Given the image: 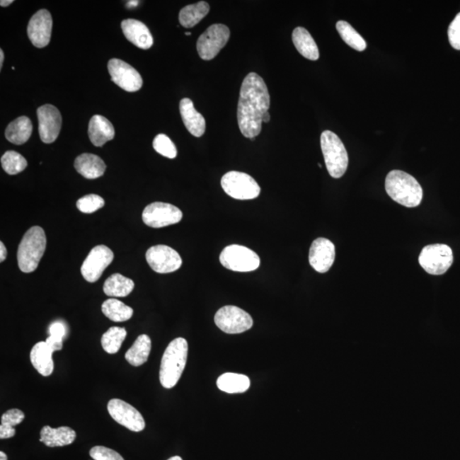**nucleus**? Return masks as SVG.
<instances>
[{
	"label": "nucleus",
	"instance_id": "obj_12",
	"mask_svg": "<svg viewBox=\"0 0 460 460\" xmlns=\"http://www.w3.org/2000/svg\"><path fill=\"white\" fill-rule=\"evenodd\" d=\"M114 260V253L104 245L95 246L81 266V274L86 282H98L106 268Z\"/></svg>",
	"mask_w": 460,
	"mask_h": 460
},
{
	"label": "nucleus",
	"instance_id": "obj_7",
	"mask_svg": "<svg viewBox=\"0 0 460 460\" xmlns=\"http://www.w3.org/2000/svg\"><path fill=\"white\" fill-rule=\"evenodd\" d=\"M220 263L226 269L236 272H251L260 265V258L253 250L244 246L231 245L221 253Z\"/></svg>",
	"mask_w": 460,
	"mask_h": 460
},
{
	"label": "nucleus",
	"instance_id": "obj_11",
	"mask_svg": "<svg viewBox=\"0 0 460 460\" xmlns=\"http://www.w3.org/2000/svg\"><path fill=\"white\" fill-rule=\"evenodd\" d=\"M183 219V212L173 205L154 202L146 207L143 212V221L149 227L161 229L178 224Z\"/></svg>",
	"mask_w": 460,
	"mask_h": 460
},
{
	"label": "nucleus",
	"instance_id": "obj_15",
	"mask_svg": "<svg viewBox=\"0 0 460 460\" xmlns=\"http://www.w3.org/2000/svg\"><path fill=\"white\" fill-rule=\"evenodd\" d=\"M108 69L112 81L125 91L136 92L143 86L140 74L122 60L113 58L108 62Z\"/></svg>",
	"mask_w": 460,
	"mask_h": 460
},
{
	"label": "nucleus",
	"instance_id": "obj_2",
	"mask_svg": "<svg viewBox=\"0 0 460 460\" xmlns=\"http://www.w3.org/2000/svg\"><path fill=\"white\" fill-rule=\"evenodd\" d=\"M386 190L394 202L408 208L419 207L423 199V190L413 176L394 170L387 175Z\"/></svg>",
	"mask_w": 460,
	"mask_h": 460
},
{
	"label": "nucleus",
	"instance_id": "obj_19",
	"mask_svg": "<svg viewBox=\"0 0 460 460\" xmlns=\"http://www.w3.org/2000/svg\"><path fill=\"white\" fill-rule=\"evenodd\" d=\"M124 35L137 47L148 50L152 47L154 38L149 29L140 21L135 19L124 20L121 23Z\"/></svg>",
	"mask_w": 460,
	"mask_h": 460
},
{
	"label": "nucleus",
	"instance_id": "obj_24",
	"mask_svg": "<svg viewBox=\"0 0 460 460\" xmlns=\"http://www.w3.org/2000/svg\"><path fill=\"white\" fill-rule=\"evenodd\" d=\"M52 354V350L49 348L45 342L37 343L31 350L30 360L33 366L45 377H48L53 373Z\"/></svg>",
	"mask_w": 460,
	"mask_h": 460
},
{
	"label": "nucleus",
	"instance_id": "obj_17",
	"mask_svg": "<svg viewBox=\"0 0 460 460\" xmlns=\"http://www.w3.org/2000/svg\"><path fill=\"white\" fill-rule=\"evenodd\" d=\"M52 18L47 10H40L29 21L28 35L32 44L37 48H44L51 41Z\"/></svg>",
	"mask_w": 460,
	"mask_h": 460
},
{
	"label": "nucleus",
	"instance_id": "obj_18",
	"mask_svg": "<svg viewBox=\"0 0 460 460\" xmlns=\"http://www.w3.org/2000/svg\"><path fill=\"white\" fill-rule=\"evenodd\" d=\"M335 260V246L326 238H318L309 249V261L314 270L326 273L331 269Z\"/></svg>",
	"mask_w": 460,
	"mask_h": 460
},
{
	"label": "nucleus",
	"instance_id": "obj_40",
	"mask_svg": "<svg viewBox=\"0 0 460 460\" xmlns=\"http://www.w3.org/2000/svg\"><path fill=\"white\" fill-rule=\"evenodd\" d=\"M50 336H54L62 338L66 336L67 329L65 325L60 321L53 322L49 328Z\"/></svg>",
	"mask_w": 460,
	"mask_h": 460
},
{
	"label": "nucleus",
	"instance_id": "obj_30",
	"mask_svg": "<svg viewBox=\"0 0 460 460\" xmlns=\"http://www.w3.org/2000/svg\"><path fill=\"white\" fill-rule=\"evenodd\" d=\"M210 11V6L205 1L187 6L179 13V22L183 27L191 28L197 25Z\"/></svg>",
	"mask_w": 460,
	"mask_h": 460
},
{
	"label": "nucleus",
	"instance_id": "obj_36",
	"mask_svg": "<svg viewBox=\"0 0 460 460\" xmlns=\"http://www.w3.org/2000/svg\"><path fill=\"white\" fill-rule=\"evenodd\" d=\"M153 147L156 151L161 156L169 159H175L177 157L178 151L173 141L165 134H159L154 138L153 142Z\"/></svg>",
	"mask_w": 460,
	"mask_h": 460
},
{
	"label": "nucleus",
	"instance_id": "obj_39",
	"mask_svg": "<svg viewBox=\"0 0 460 460\" xmlns=\"http://www.w3.org/2000/svg\"><path fill=\"white\" fill-rule=\"evenodd\" d=\"M447 35L452 47L460 51V12L449 25Z\"/></svg>",
	"mask_w": 460,
	"mask_h": 460
},
{
	"label": "nucleus",
	"instance_id": "obj_49",
	"mask_svg": "<svg viewBox=\"0 0 460 460\" xmlns=\"http://www.w3.org/2000/svg\"><path fill=\"white\" fill-rule=\"evenodd\" d=\"M185 35H187V36H190V35H191V33H190V32H186V33H185Z\"/></svg>",
	"mask_w": 460,
	"mask_h": 460
},
{
	"label": "nucleus",
	"instance_id": "obj_22",
	"mask_svg": "<svg viewBox=\"0 0 460 460\" xmlns=\"http://www.w3.org/2000/svg\"><path fill=\"white\" fill-rule=\"evenodd\" d=\"M75 169L87 179H96L105 173V163L93 154H82L74 161Z\"/></svg>",
	"mask_w": 460,
	"mask_h": 460
},
{
	"label": "nucleus",
	"instance_id": "obj_31",
	"mask_svg": "<svg viewBox=\"0 0 460 460\" xmlns=\"http://www.w3.org/2000/svg\"><path fill=\"white\" fill-rule=\"evenodd\" d=\"M102 311L108 319L115 322L127 321L133 316V309L121 301L110 299L102 305Z\"/></svg>",
	"mask_w": 460,
	"mask_h": 460
},
{
	"label": "nucleus",
	"instance_id": "obj_23",
	"mask_svg": "<svg viewBox=\"0 0 460 460\" xmlns=\"http://www.w3.org/2000/svg\"><path fill=\"white\" fill-rule=\"evenodd\" d=\"M76 439V432L68 426L54 429L46 425L40 432L41 442L50 447H64L72 444Z\"/></svg>",
	"mask_w": 460,
	"mask_h": 460
},
{
	"label": "nucleus",
	"instance_id": "obj_10",
	"mask_svg": "<svg viewBox=\"0 0 460 460\" xmlns=\"http://www.w3.org/2000/svg\"><path fill=\"white\" fill-rule=\"evenodd\" d=\"M214 321L217 328L229 334H238L252 328V316L243 309L228 305L216 313Z\"/></svg>",
	"mask_w": 460,
	"mask_h": 460
},
{
	"label": "nucleus",
	"instance_id": "obj_33",
	"mask_svg": "<svg viewBox=\"0 0 460 460\" xmlns=\"http://www.w3.org/2000/svg\"><path fill=\"white\" fill-rule=\"evenodd\" d=\"M25 414L20 409L14 408L8 410L1 417L0 425V438L9 439L16 435L14 426L18 425L24 420Z\"/></svg>",
	"mask_w": 460,
	"mask_h": 460
},
{
	"label": "nucleus",
	"instance_id": "obj_4",
	"mask_svg": "<svg viewBox=\"0 0 460 460\" xmlns=\"http://www.w3.org/2000/svg\"><path fill=\"white\" fill-rule=\"evenodd\" d=\"M46 236L40 226L29 229L20 242L18 250L19 269L24 273L35 271L45 252Z\"/></svg>",
	"mask_w": 460,
	"mask_h": 460
},
{
	"label": "nucleus",
	"instance_id": "obj_13",
	"mask_svg": "<svg viewBox=\"0 0 460 460\" xmlns=\"http://www.w3.org/2000/svg\"><path fill=\"white\" fill-rule=\"evenodd\" d=\"M146 260L154 271L160 274L177 271L183 263L182 258L177 251L165 245L150 248L146 253Z\"/></svg>",
	"mask_w": 460,
	"mask_h": 460
},
{
	"label": "nucleus",
	"instance_id": "obj_34",
	"mask_svg": "<svg viewBox=\"0 0 460 460\" xmlns=\"http://www.w3.org/2000/svg\"><path fill=\"white\" fill-rule=\"evenodd\" d=\"M127 336V330L123 328L112 327L103 334L101 344L108 354H116Z\"/></svg>",
	"mask_w": 460,
	"mask_h": 460
},
{
	"label": "nucleus",
	"instance_id": "obj_35",
	"mask_svg": "<svg viewBox=\"0 0 460 460\" xmlns=\"http://www.w3.org/2000/svg\"><path fill=\"white\" fill-rule=\"evenodd\" d=\"M4 171L9 175L22 173L28 166V162L22 154L16 151H7L1 158Z\"/></svg>",
	"mask_w": 460,
	"mask_h": 460
},
{
	"label": "nucleus",
	"instance_id": "obj_6",
	"mask_svg": "<svg viewBox=\"0 0 460 460\" xmlns=\"http://www.w3.org/2000/svg\"><path fill=\"white\" fill-rule=\"evenodd\" d=\"M225 193L236 200H253L258 197L261 189L250 175L240 171H229L221 180Z\"/></svg>",
	"mask_w": 460,
	"mask_h": 460
},
{
	"label": "nucleus",
	"instance_id": "obj_9",
	"mask_svg": "<svg viewBox=\"0 0 460 460\" xmlns=\"http://www.w3.org/2000/svg\"><path fill=\"white\" fill-rule=\"evenodd\" d=\"M229 37L230 31L227 26L220 23L212 25L197 41L196 46L200 58L206 61L212 60L227 45Z\"/></svg>",
	"mask_w": 460,
	"mask_h": 460
},
{
	"label": "nucleus",
	"instance_id": "obj_8",
	"mask_svg": "<svg viewBox=\"0 0 460 460\" xmlns=\"http://www.w3.org/2000/svg\"><path fill=\"white\" fill-rule=\"evenodd\" d=\"M419 262L430 275H441L453 265V251L444 244L429 245L422 250Z\"/></svg>",
	"mask_w": 460,
	"mask_h": 460
},
{
	"label": "nucleus",
	"instance_id": "obj_29",
	"mask_svg": "<svg viewBox=\"0 0 460 460\" xmlns=\"http://www.w3.org/2000/svg\"><path fill=\"white\" fill-rule=\"evenodd\" d=\"M217 386L222 391L229 394H236V393H244L248 391L251 381L248 376L227 373L217 379Z\"/></svg>",
	"mask_w": 460,
	"mask_h": 460
},
{
	"label": "nucleus",
	"instance_id": "obj_37",
	"mask_svg": "<svg viewBox=\"0 0 460 460\" xmlns=\"http://www.w3.org/2000/svg\"><path fill=\"white\" fill-rule=\"evenodd\" d=\"M105 202L98 195H87L83 196L77 202V207L79 211L86 214H91L104 207Z\"/></svg>",
	"mask_w": 460,
	"mask_h": 460
},
{
	"label": "nucleus",
	"instance_id": "obj_32",
	"mask_svg": "<svg viewBox=\"0 0 460 460\" xmlns=\"http://www.w3.org/2000/svg\"><path fill=\"white\" fill-rule=\"evenodd\" d=\"M336 28L342 40L355 51L363 52L367 48L365 40L359 35V33L349 23L340 21L336 24Z\"/></svg>",
	"mask_w": 460,
	"mask_h": 460
},
{
	"label": "nucleus",
	"instance_id": "obj_27",
	"mask_svg": "<svg viewBox=\"0 0 460 460\" xmlns=\"http://www.w3.org/2000/svg\"><path fill=\"white\" fill-rule=\"evenodd\" d=\"M150 351H151V340L146 334H142L127 351L125 357L132 366L140 367L147 362Z\"/></svg>",
	"mask_w": 460,
	"mask_h": 460
},
{
	"label": "nucleus",
	"instance_id": "obj_5",
	"mask_svg": "<svg viewBox=\"0 0 460 460\" xmlns=\"http://www.w3.org/2000/svg\"><path fill=\"white\" fill-rule=\"evenodd\" d=\"M321 146L330 176L333 178H340L349 165L348 153L344 144L335 133L325 131L321 134Z\"/></svg>",
	"mask_w": 460,
	"mask_h": 460
},
{
	"label": "nucleus",
	"instance_id": "obj_46",
	"mask_svg": "<svg viewBox=\"0 0 460 460\" xmlns=\"http://www.w3.org/2000/svg\"><path fill=\"white\" fill-rule=\"evenodd\" d=\"M270 120V115L269 112H267L265 115H263V122L268 123Z\"/></svg>",
	"mask_w": 460,
	"mask_h": 460
},
{
	"label": "nucleus",
	"instance_id": "obj_42",
	"mask_svg": "<svg viewBox=\"0 0 460 460\" xmlns=\"http://www.w3.org/2000/svg\"><path fill=\"white\" fill-rule=\"evenodd\" d=\"M6 257H7V250L6 246L4 245L3 242H0V262L5 261Z\"/></svg>",
	"mask_w": 460,
	"mask_h": 460
},
{
	"label": "nucleus",
	"instance_id": "obj_1",
	"mask_svg": "<svg viewBox=\"0 0 460 460\" xmlns=\"http://www.w3.org/2000/svg\"><path fill=\"white\" fill-rule=\"evenodd\" d=\"M270 96L265 81L250 73L242 82L237 120L242 135L253 140L261 132L263 115L269 112Z\"/></svg>",
	"mask_w": 460,
	"mask_h": 460
},
{
	"label": "nucleus",
	"instance_id": "obj_16",
	"mask_svg": "<svg viewBox=\"0 0 460 460\" xmlns=\"http://www.w3.org/2000/svg\"><path fill=\"white\" fill-rule=\"evenodd\" d=\"M40 139L45 144H52L57 140L62 128V115L59 110L51 104L38 108Z\"/></svg>",
	"mask_w": 460,
	"mask_h": 460
},
{
	"label": "nucleus",
	"instance_id": "obj_26",
	"mask_svg": "<svg viewBox=\"0 0 460 460\" xmlns=\"http://www.w3.org/2000/svg\"><path fill=\"white\" fill-rule=\"evenodd\" d=\"M32 132L33 125L30 119L22 116L8 125L6 130V137L11 144L22 145L27 143L31 137Z\"/></svg>",
	"mask_w": 460,
	"mask_h": 460
},
{
	"label": "nucleus",
	"instance_id": "obj_41",
	"mask_svg": "<svg viewBox=\"0 0 460 460\" xmlns=\"http://www.w3.org/2000/svg\"><path fill=\"white\" fill-rule=\"evenodd\" d=\"M45 343L46 345H48L49 348L52 350V352L61 350L62 349V345H64V340H62V338L54 336H50L47 338Z\"/></svg>",
	"mask_w": 460,
	"mask_h": 460
},
{
	"label": "nucleus",
	"instance_id": "obj_14",
	"mask_svg": "<svg viewBox=\"0 0 460 460\" xmlns=\"http://www.w3.org/2000/svg\"><path fill=\"white\" fill-rule=\"evenodd\" d=\"M108 411L117 423L132 432H140L145 428V420L142 414L131 404L120 399L108 401Z\"/></svg>",
	"mask_w": 460,
	"mask_h": 460
},
{
	"label": "nucleus",
	"instance_id": "obj_21",
	"mask_svg": "<svg viewBox=\"0 0 460 460\" xmlns=\"http://www.w3.org/2000/svg\"><path fill=\"white\" fill-rule=\"evenodd\" d=\"M91 144L102 147L108 141L114 139L115 132L110 121L102 115H96L90 120L88 127Z\"/></svg>",
	"mask_w": 460,
	"mask_h": 460
},
{
	"label": "nucleus",
	"instance_id": "obj_43",
	"mask_svg": "<svg viewBox=\"0 0 460 460\" xmlns=\"http://www.w3.org/2000/svg\"><path fill=\"white\" fill-rule=\"evenodd\" d=\"M13 3V0H1L0 1V6L2 7H7L11 5Z\"/></svg>",
	"mask_w": 460,
	"mask_h": 460
},
{
	"label": "nucleus",
	"instance_id": "obj_44",
	"mask_svg": "<svg viewBox=\"0 0 460 460\" xmlns=\"http://www.w3.org/2000/svg\"><path fill=\"white\" fill-rule=\"evenodd\" d=\"M139 5V1H128L127 3V7L128 9H132V8L137 6Z\"/></svg>",
	"mask_w": 460,
	"mask_h": 460
},
{
	"label": "nucleus",
	"instance_id": "obj_38",
	"mask_svg": "<svg viewBox=\"0 0 460 460\" xmlns=\"http://www.w3.org/2000/svg\"><path fill=\"white\" fill-rule=\"evenodd\" d=\"M90 455L94 460H125L116 451L103 446L92 447Z\"/></svg>",
	"mask_w": 460,
	"mask_h": 460
},
{
	"label": "nucleus",
	"instance_id": "obj_3",
	"mask_svg": "<svg viewBox=\"0 0 460 460\" xmlns=\"http://www.w3.org/2000/svg\"><path fill=\"white\" fill-rule=\"evenodd\" d=\"M189 345L183 338H175L165 350L161 360L160 381L166 389L173 388L185 368Z\"/></svg>",
	"mask_w": 460,
	"mask_h": 460
},
{
	"label": "nucleus",
	"instance_id": "obj_48",
	"mask_svg": "<svg viewBox=\"0 0 460 460\" xmlns=\"http://www.w3.org/2000/svg\"><path fill=\"white\" fill-rule=\"evenodd\" d=\"M167 460H183V459L181 457H179V456H174V457H171Z\"/></svg>",
	"mask_w": 460,
	"mask_h": 460
},
{
	"label": "nucleus",
	"instance_id": "obj_20",
	"mask_svg": "<svg viewBox=\"0 0 460 460\" xmlns=\"http://www.w3.org/2000/svg\"><path fill=\"white\" fill-rule=\"evenodd\" d=\"M180 114L183 122L192 135L200 137L206 132V120L200 113L195 110L194 103L190 98H183L180 102Z\"/></svg>",
	"mask_w": 460,
	"mask_h": 460
},
{
	"label": "nucleus",
	"instance_id": "obj_45",
	"mask_svg": "<svg viewBox=\"0 0 460 460\" xmlns=\"http://www.w3.org/2000/svg\"><path fill=\"white\" fill-rule=\"evenodd\" d=\"M4 59H5V55H4L3 50H0V69H2Z\"/></svg>",
	"mask_w": 460,
	"mask_h": 460
},
{
	"label": "nucleus",
	"instance_id": "obj_28",
	"mask_svg": "<svg viewBox=\"0 0 460 460\" xmlns=\"http://www.w3.org/2000/svg\"><path fill=\"white\" fill-rule=\"evenodd\" d=\"M135 284L132 280L120 274H114L106 280L103 292L113 298H125L133 291Z\"/></svg>",
	"mask_w": 460,
	"mask_h": 460
},
{
	"label": "nucleus",
	"instance_id": "obj_25",
	"mask_svg": "<svg viewBox=\"0 0 460 460\" xmlns=\"http://www.w3.org/2000/svg\"><path fill=\"white\" fill-rule=\"evenodd\" d=\"M292 42L298 52L309 60L316 61L319 59V49L314 40L311 33L304 28H296L292 33Z\"/></svg>",
	"mask_w": 460,
	"mask_h": 460
},
{
	"label": "nucleus",
	"instance_id": "obj_47",
	"mask_svg": "<svg viewBox=\"0 0 460 460\" xmlns=\"http://www.w3.org/2000/svg\"><path fill=\"white\" fill-rule=\"evenodd\" d=\"M7 455L3 451L0 452V460H7Z\"/></svg>",
	"mask_w": 460,
	"mask_h": 460
}]
</instances>
